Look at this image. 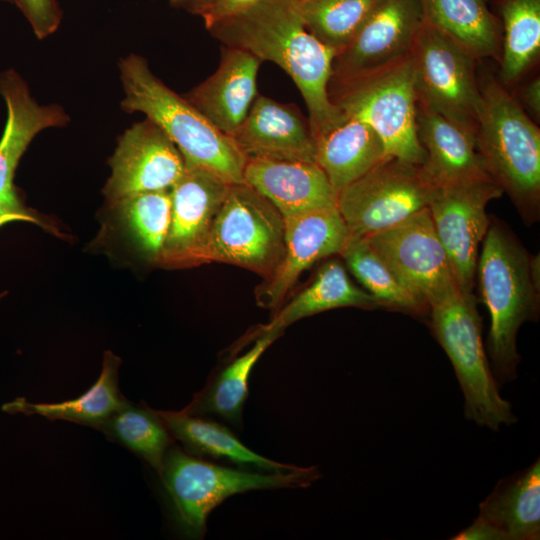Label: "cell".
<instances>
[{
	"label": "cell",
	"instance_id": "1",
	"mask_svg": "<svg viewBox=\"0 0 540 540\" xmlns=\"http://www.w3.org/2000/svg\"><path fill=\"white\" fill-rule=\"evenodd\" d=\"M208 30L224 46L273 62L290 76L306 103L312 135L340 116L328 94L335 53L306 30L293 0H262Z\"/></svg>",
	"mask_w": 540,
	"mask_h": 540
},
{
	"label": "cell",
	"instance_id": "2",
	"mask_svg": "<svg viewBox=\"0 0 540 540\" xmlns=\"http://www.w3.org/2000/svg\"><path fill=\"white\" fill-rule=\"evenodd\" d=\"M122 107L141 112L171 139L186 165L205 168L230 184L244 183L247 158L234 140L214 127L193 105L160 81L146 60L121 61Z\"/></svg>",
	"mask_w": 540,
	"mask_h": 540
},
{
	"label": "cell",
	"instance_id": "3",
	"mask_svg": "<svg viewBox=\"0 0 540 540\" xmlns=\"http://www.w3.org/2000/svg\"><path fill=\"white\" fill-rule=\"evenodd\" d=\"M476 273L490 315V367L500 387L517 376L521 357L516 337L524 322L537 318L539 288L532 280L530 256L496 223L489 226L483 239Z\"/></svg>",
	"mask_w": 540,
	"mask_h": 540
},
{
	"label": "cell",
	"instance_id": "4",
	"mask_svg": "<svg viewBox=\"0 0 540 540\" xmlns=\"http://www.w3.org/2000/svg\"><path fill=\"white\" fill-rule=\"evenodd\" d=\"M477 149L486 170L527 222L539 216L540 130L495 80L480 88Z\"/></svg>",
	"mask_w": 540,
	"mask_h": 540
},
{
	"label": "cell",
	"instance_id": "5",
	"mask_svg": "<svg viewBox=\"0 0 540 540\" xmlns=\"http://www.w3.org/2000/svg\"><path fill=\"white\" fill-rule=\"evenodd\" d=\"M432 332L450 359L464 397V416L498 431L517 421L492 373L482 341V323L473 293L458 290L429 307Z\"/></svg>",
	"mask_w": 540,
	"mask_h": 540
},
{
	"label": "cell",
	"instance_id": "6",
	"mask_svg": "<svg viewBox=\"0 0 540 540\" xmlns=\"http://www.w3.org/2000/svg\"><path fill=\"white\" fill-rule=\"evenodd\" d=\"M181 534L201 538L209 513L226 498L249 490L305 487L320 477L316 467L260 473L215 465L178 448L167 451L161 474Z\"/></svg>",
	"mask_w": 540,
	"mask_h": 540
},
{
	"label": "cell",
	"instance_id": "7",
	"mask_svg": "<svg viewBox=\"0 0 540 540\" xmlns=\"http://www.w3.org/2000/svg\"><path fill=\"white\" fill-rule=\"evenodd\" d=\"M331 102L367 123L379 136L386 156L421 166L425 151L417 134V93L411 56L379 71L330 81Z\"/></svg>",
	"mask_w": 540,
	"mask_h": 540
},
{
	"label": "cell",
	"instance_id": "8",
	"mask_svg": "<svg viewBox=\"0 0 540 540\" xmlns=\"http://www.w3.org/2000/svg\"><path fill=\"white\" fill-rule=\"evenodd\" d=\"M285 251L284 218L246 183L230 184L208 240L205 263L239 266L270 277Z\"/></svg>",
	"mask_w": 540,
	"mask_h": 540
},
{
	"label": "cell",
	"instance_id": "9",
	"mask_svg": "<svg viewBox=\"0 0 540 540\" xmlns=\"http://www.w3.org/2000/svg\"><path fill=\"white\" fill-rule=\"evenodd\" d=\"M410 56L417 99L476 136L481 92L475 57L426 21Z\"/></svg>",
	"mask_w": 540,
	"mask_h": 540
},
{
	"label": "cell",
	"instance_id": "10",
	"mask_svg": "<svg viewBox=\"0 0 540 540\" xmlns=\"http://www.w3.org/2000/svg\"><path fill=\"white\" fill-rule=\"evenodd\" d=\"M434 186L420 166L386 156L337 194L349 238L391 227L428 206Z\"/></svg>",
	"mask_w": 540,
	"mask_h": 540
},
{
	"label": "cell",
	"instance_id": "11",
	"mask_svg": "<svg viewBox=\"0 0 540 540\" xmlns=\"http://www.w3.org/2000/svg\"><path fill=\"white\" fill-rule=\"evenodd\" d=\"M364 238L425 307L461 290L428 207Z\"/></svg>",
	"mask_w": 540,
	"mask_h": 540
},
{
	"label": "cell",
	"instance_id": "12",
	"mask_svg": "<svg viewBox=\"0 0 540 540\" xmlns=\"http://www.w3.org/2000/svg\"><path fill=\"white\" fill-rule=\"evenodd\" d=\"M490 177L435 186L428 209L458 286L472 293L479 246L490 226L487 204L502 195Z\"/></svg>",
	"mask_w": 540,
	"mask_h": 540
},
{
	"label": "cell",
	"instance_id": "13",
	"mask_svg": "<svg viewBox=\"0 0 540 540\" xmlns=\"http://www.w3.org/2000/svg\"><path fill=\"white\" fill-rule=\"evenodd\" d=\"M229 186L212 171L185 164L170 188V224L160 265L186 268L205 263L212 226Z\"/></svg>",
	"mask_w": 540,
	"mask_h": 540
},
{
	"label": "cell",
	"instance_id": "14",
	"mask_svg": "<svg viewBox=\"0 0 540 540\" xmlns=\"http://www.w3.org/2000/svg\"><path fill=\"white\" fill-rule=\"evenodd\" d=\"M424 22L420 0H380L334 57L330 81L364 76L406 58Z\"/></svg>",
	"mask_w": 540,
	"mask_h": 540
},
{
	"label": "cell",
	"instance_id": "15",
	"mask_svg": "<svg viewBox=\"0 0 540 540\" xmlns=\"http://www.w3.org/2000/svg\"><path fill=\"white\" fill-rule=\"evenodd\" d=\"M109 163L104 193L112 204L140 192L169 190L185 170L178 148L149 119L125 131Z\"/></svg>",
	"mask_w": 540,
	"mask_h": 540
},
{
	"label": "cell",
	"instance_id": "16",
	"mask_svg": "<svg viewBox=\"0 0 540 540\" xmlns=\"http://www.w3.org/2000/svg\"><path fill=\"white\" fill-rule=\"evenodd\" d=\"M284 223L283 259L257 292L258 301L269 307L281 303L303 271L320 259L341 254L349 240L337 205L285 218Z\"/></svg>",
	"mask_w": 540,
	"mask_h": 540
},
{
	"label": "cell",
	"instance_id": "17",
	"mask_svg": "<svg viewBox=\"0 0 540 540\" xmlns=\"http://www.w3.org/2000/svg\"><path fill=\"white\" fill-rule=\"evenodd\" d=\"M232 139L246 158L315 163L309 120L295 105L266 96L257 95Z\"/></svg>",
	"mask_w": 540,
	"mask_h": 540
},
{
	"label": "cell",
	"instance_id": "18",
	"mask_svg": "<svg viewBox=\"0 0 540 540\" xmlns=\"http://www.w3.org/2000/svg\"><path fill=\"white\" fill-rule=\"evenodd\" d=\"M261 62L246 50L225 46L217 70L184 98L214 127L232 138L258 95Z\"/></svg>",
	"mask_w": 540,
	"mask_h": 540
},
{
	"label": "cell",
	"instance_id": "19",
	"mask_svg": "<svg viewBox=\"0 0 540 540\" xmlns=\"http://www.w3.org/2000/svg\"><path fill=\"white\" fill-rule=\"evenodd\" d=\"M243 180L284 219L337 205L338 193L316 163L247 158Z\"/></svg>",
	"mask_w": 540,
	"mask_h": 540
},
{
	"label": "cell",
	"instance_id": "20",
	"mask_svg": "<svg viewBox=\"0 0 540 540\" xmlns=\"http://www.w3.org/2000/svg\"><path fill=\"white\" fill-rule=\"evenodd\" d=\"M416 122L418 139L425 151L420 168L434 187L490 176L474 134L418 99Z\"/></svg>",
	"mask_w": 540,
	"mask_h": 540
},
{
	"label": "cell",
	"instance_id": "21",
	"mask_svg": "<svg viewBox=\"0 0 540 540\" xmlns=\"http://www.w3.org/2000/svg\"><path fill=\"white\" fill-rule=\"evenodd\" d=\"M0 94L7 106V121L0 140V198H16L14 172L27 146L41 130L63 125L67 117L57 106H40L12 70L0 76Z\"/></svg>",
	"mask_w": 540,
	"mask_h": 540
},
{
	"label": "cell",
	"instance_id": "22",
	"mask_svg": "<svg viewBox=\"0 0 540 540\" xmlns=\"http://www.w3.org/2000/svg\"><path fill=\"white\" fill-rule=\"evenodd\" d=\"M313 139L315 163L337 193L386 157L377 133L367 123L342 111Z\"/></svg>",
	"mask_w": 540,
	"mask_h": 540
},
{
	"label": "cell",
	"instance_id": "23",
	"mask_svg": "<svg viewBox=\"0 0 540 540\" xmlns=\"http://www.w3.org/2000/svg\"><path fill=\"white\" fill-rule=\"evenodd\" d=\"M478 518L501 531L506 540L540 538V459L500 479L479 504Z\"/></svg>",
	"mask_w": 540,
	"mask_h": 540
},
{
	"label": "cell",
	"instance_id": "24",
	"mask_svg": "<svg viewBox=\"0 0 540 540\" xmlns=\"http://www.w3.org/2000/svg\"><path fill=\"white\" fill-rule=\"evenodd\" d=\"M119 365L120 359L107 351L99 378L79 397L59 403H31L20 397L3 404L2 410L10 414L40 415L50 420H67L97 428L126 402L118 388Z\"/></svg>",
	"mask_w": 540,
	"mask_h": 540
},
{
	"label": "cell",
	"instance_id": "25",
	"mask_svg": "<svg viewBox=\"0 0 540 540\" xmlns=\"http://www.w3.org/2000/svg\"><path fill=\"white\" fill-rule=\"evenodd\" d=\"M425 21L477 58L499 50L497 18L485 0H420Z\"/></svg>",
	"mask_w": 540,
	"mask_h": 540
},
{
	"label": "cell",
	"instance_id": "26",
	"mask_svg": "<svg viewBox=\"0 0 540 540\" xmlns=\"http://www.w3.org/2000/svg\"><path fill=\"white\" fill-rule=\"evenodd\" d=\"M154 412L168 431L194 453L224 459L242 467L266 472L296 468L269 460L251 451L228 429L218 423L183 411L154 410Z\"/></svg>",
	"mask_w": 540,
	"mask_h": 540
},
{
	"label": "cell",
	"instance_id": "27",
	"mask_svg": "<svg viewBox=\"0 0 540 540\" xmlns=\"http://www.w3.org/2000/svg\"><path fill=\"white\" fill-rule=\"evenodd\" d=\"M380 303L357 287L337 260L323 264L311 284L298 293L262 331H282L307 316L339 307L377 308Z\"/></svg>",
	"mask_w": 540,
	"mask_h": 540
},
{
	"label": "cell",
	"instance_id": "28",
	"mask_svg": "<svg viewBox=\"0 0 540 540\" xmlns=\"http://www.w3.org/2000/svg\"><path fill=\"white\" fill-rule=\"evenodd\" d=\"M280 333L279 330L262 331L254 346L225 367L214 382L182 411L192 415L216 414L237 423L248 394L250 372Z\"/></svg>",
	"mask_w": 540,
	"mask_h": 540
},
{
	"label": "cell",
	"instance_id": "29",
	"mask_svg": "<svg viewBox=\"0 0 540 540\" xmlns=\"http://www.w3.org/2000/svg\"><path fill=\"white\" fill-rule=\"evenodd\" d=\"M113 206L134 246L159 264L170 224V189L132 194Z\"/></svg>",
	"mask_w": 540,
	"mask_h": 540
},
{
	"label": "cell",
	"instance_id": "30",
	"mask_svg": "<svg viewBox=\"0 0 540 540\" xmlns=\"http://www.w3.org/2000/svg\"><path fill=\"white\" fill-rule=\"evenodd\" d=\"M504 25L502 82L516 81L540 51V0H501Z\"/></svg>",
	"mask_w": 540,
	"mask_h": 540
},
{
	"label": "cell",
	"instance_id": "31",
	"mask_svg": "<svg viewBox=\"0 0 540 540\" xmlns=\"http://www.w3.org/2000/svg\"><path fill=\"white\" fill-rule=\"evenodd\" d=\"M380 0H303L295 2L306 28L335 56L353 39Z\"/></svg>",
	"mask_w": 540,
	"mask_h": 540
},
{
	"label": "cell",
	"instance_id": "32",
	"mask_svg": "<svg viewBox=\"0 0 540 540\" xmlns=\"http://www.w3.org/2000/svg\"><path fill=\"white\" fill-rule=\"evenodd\" d=\"M97 429L141 456L161 474L171 437L153 409L135 407L126 401Z\"/></svg>",
	"mask_w": 540,
	"mask_h": 540
},
{
	"label": "cell",
	"instance_id": "33",
	"mask_svg": "<svg viewBox=\"0 0 540 540\" xmlns=\"http://www.w3.org/2000/svg\"><path fill=\"white\" fill-rule=\"evenodd\" d=\"M341 255L351 273L381 306L414 313L428 309L401 284L364 237L349 238Z\"/></svg>",
	"mask_w": 540,
	"mask_h": 540
},
{
	"label": "cell",
	"instance_id": "34",
	"mask_svg": "<svg viewBox=\"0 0 540 540\" xmlns=\"http://www.w3.org/2000/svg\"><path fill=\"white\" fill-rule=\"evenodd\" d=\"M17 5L38 38L53 33L60 24L61 11L56 0H10Z\"/></svg>",
	"mask_w": 540,
	"mask_h": 540
},
{
	"label": "cell",
	"instance_id": "35",
	"mask_svg": "<svg viewBox=\"0 0 540 540\" xmlns=\"http://www.w3.org/2000/svg\"><path fill=\"white\" fill-rule=\"evenodd\" d=\"M262 0H216L202 15L205 27L237 16L254 7Z\"/></svg>",
	"mask_w": 540,
	"mask_h": 540
},
{
	"label": "cell",
	"instance_id": "36",
	"mask_svg": "<svg viewBox=\"0 0 540 540\" xmlns=\"http://www.w3.org/2000/svg\"><path fill=\"white\" fill-rule=\"evenodd\" d=\"M13 221L30 222L46 227V223L35 212L26 208L18 197L0 198V226Z\"/></svg>",
	"mask_w": 540,
	"mask_h": 540
},
{
	"label": "cell",
	"instance_id": "37",
	"mask_svg": "<svg viewBox=\"0 0 540 540\" xmlns=\"http://www.w3.org/2000/svg\"><path fill=\"white\" fill-rule=\"evenodd\" d=\"M452 540H506L504 534L486 521L476 517L471 525L454 535Z\"/></svg>",
	"mask_w": 540,
	"mask_h": 540
},
{
	"label": "cell",
	"instance_id": "38",
	"mask_svg": "<svg viewBox=\"0 0 540 540\" xmlns=\"http://www.w3.org/2000/svg\"><path fill=\"white\" fill-rule=\"evenodd\" d=\"M522 97L526 105L531 111L540 115V79L539 77L532 79L523 89Z\"/></svg>",
	"mask_w": 540,
	"mask_h": 540
},
{
	"label": "cell",
	"instance_id": "39",
	"mask_svg": "<svg viewBox=\"0 0 540 540\" xmlns=\"http://www.w3.org/2000/svg\"><path fill=\"white\" fill-rule=\"evenodd\" d=\"M215 1L216 0H171V3L201 16Z\"/></svg>",
	"mask_w": 540,
	"mask_h": 540
},
{
	"label": "cell",
	"instance_id": "40",
	"mask_svg": "<svg viewBox=\"0 0 540 540\" xmlns=\"http://www.w3.org/2000/svg\"><path fill=\"white\" fill-rule=\"evenodd\" d=\"M3 295H4L3 293H0V299L3 297Z\"/></svg>",
	"mask_w": 540,
	"mask_h": 540
},
{
	"label": "cell",
	"instance_id": "41",
	"mask_svg": "<svg viewBox=\"0 0 540 540\" xmlns=\"http://www.w3.org/2000/svg\"><path fill=\"white\" fill-rule=\"evenodd\" d=\"M293 1H295V2H300V1H303V0H293Z\"/></svg>",
	"mask_w": 540,
	"mask_h": 540
},
{
	"label": "cell",
	"instance_id": "42",
	"mask_svg": "<svg viewBox=\"0 0 540 540\" xmlns=\"http://www.w3.org/2000/svg\"><path fill=\"white\" fill-rule=\"evenodd\" d=\"M4 1H10V0H4Z\"/></svg>",
	"mask_w": 540,
	"mask_h": 540
}]
</instances>
